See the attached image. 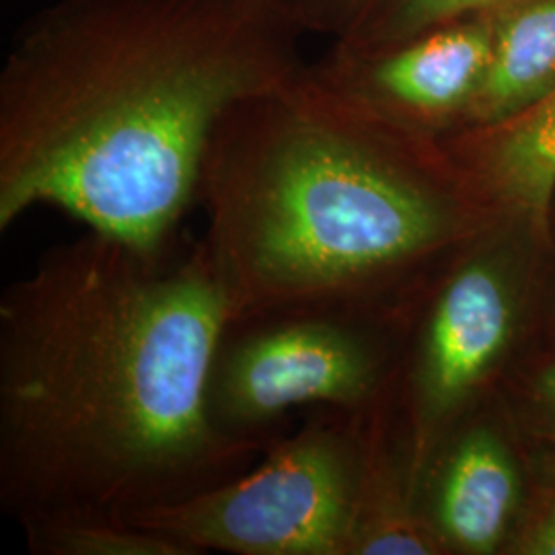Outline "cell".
<instances>
[{"instance_id": "11", "label": "cell", "mask_w": 555, "mask_h": 555, "mask_svg": "<svg viewBox=\"0 0 555 555\" xmlns=\"http://www.w3.org/2000/svg\"><path fill=\"white\" fill-rule=\"evenodd\" d=\"M34 555H194L176 539L103 513L43 516L21 525Z\"/></svg>"}, {"instance_id": "13", "label": "cell", "mask_w": 555, "mask_h": 555, "mask_svg": "<svg viewBox=\"0 0 555 555\" xmlns=\"http://www.w3.org/2000/svg\"><path fill=\"white\" fill-rule=\"evenodd\" d=\"M284 20L291 21L300 31L341 27L352 0H259Z\"/></svg>"}, {"instance_id": "1", "label": "cell", "mask_w": 555, "mask_h": 555, "mask_svg": "<svg viewBox=\"0 0 555 555\" xmlns=\"http://www.w3.org/2000/svg\"><path fill=\"white\" fill-rule=\"evenodd\" d=\"M227 297L204 241L140 249L89 231L0 298V504L139 515L245 474L206 383Z\"/></svg>"}, {"instance_id": "6", "label": "cell", "mask_w": 555, "mask_h": 555, "mask_svg": "<svg viewBox=\"0 0 555 555\" xmlns=\"http://www.w3.org/2000/svg\"><path fill=\"white\" fill-rule=\"evenodd\" d=\"M511 332L513 298L492 261L465 259L438 282L399 383L414 477L494 369Z\"/></svg>"}, {"instance_id": "10", "label": "cell", "mask_w": 555, "mask_h": 555, "mask_svg": "<svg viewBox=\"0 0 555 555\" xmlns=\"http://www.w3.org/2000/svg\"><path fill=\"white\" fill-rule=\"evenodd\" d=\"M488 173L535 229H545L555 194V91L506 124L490 153Z\"/></svg>"}, {"instance_id": "4", "label": "cell", "mask_w": 555, "mask_h": 555, "mask_svg": "<svg viewBox=\"0 0 555 555\" xmlns=\"http://www.w3.org/2000/svg\"><path fill=\"white\" fill-rule=\"evenodd\" d=\"M364 414L321 408L245 474L128 520L176 539L194 555H350Z\"/></svg>"}, {"instance_id": "15", "label": "cell", "mask_w": 555, "mask_h": 555, "mask_svg": "<svg viewBox=\"0 0 555 555\" xmlns=\"http://www.w3.org/2000/svg\"><path fill=\"white\" fill-rule=\"evenodd\" d=\"M535 391L539 405L555 422V364H552L547 371H543L541 377L537 378Z\"/></svg>"}, {"instance_id": "12", "label": "cell", "mask_w": 555, "mask_h": 555, "mask_svg": "<svg viewBox=\"0 0 555 555\" xmlns=\"http://www.w3.org/2000/svg\"><path fill=\"white\" fill-rule=\"evenodd\" d=\"M500 2L504 0H354L339 29L337 50L373 52L389 48Z\"/></svg>"}, {"instance_id": "9", "label": "cell", "mask_w": 555, "mask_h": 555, "mask_svg": "<svg viewBox=\"0 0 555 555\" xmlns=\"http://www.w3.org/2000/svg\"><path fill=\"white\" fill-rule=\"evenodd\" d=\"M492 20L488 73L463 119L500 128L555 91V0H504Z\"/></svg>"}, {"instance_id": "14", "label": "cell", "mask_w": 555, "mask_h": 555, "mask_svg": "<svg viewBox=\"0 0 555 555\" xmlns=\"http://www.w3.org/2000/svg\"><path fill=\"white\" fill-rule=\"evenodd\" d=\"M518 552L531 555H555V506L537 520L525 535Z\"/></svg>"}, {"instance_id": "5", "label": "cell", "mask_w": 555, "mask_h": 555, "mask_svg": "<svg viewBox=\"0 0 555 555\" xmlns=\"http://www.w3.org/2000/svg\"><path fill=\"white\" fill-rule=\"evenodd\" d=\"M377 318L302 307L227 321L206 383L212 428L266 453L298 405L352 414L383 408L396 369Z\"/></svg>"}, {"instance_id": "7", "label": "cell", "mask_w": 555, "mask_h": 555, "mask_svg": "<svg viewBox=\"0 0 555 555\" xmlns=\"http://www.w3.org/2000/svg\"><path fill=\"white\" fill-rule=\"evenodd\" d=\"M492 9L373 52L334 50L309 75L397 126L433 134L465 118L492 56Z\"/></svg>"}, {"instance_id": "3", "label": "cell", "mask_w": 555, "mask_h": 555, "mask_svg": "<svg viewBox=\"0 0 555 555\" xmlns=\"http://www.w3.org/2000/svg\"><path fill=\"white\" fill-rule=\"evenodd\" d=\"M433 137L337 95L302 66L237 101L202 165V237L227 321L378 297L467 233V204Z\"/></svg>"}, {"instance_id": "2", "label": "cell", "mask_w": 555, "mask_h": 555, "mask_svg": "<svg viewBox=\"0 0 555 555\" xmlns=\"http://www.w3.org/2000/svg\"><path fill=\"white\" fill-rule=\"evenodd\" d=\"M302 34L259 0H59L0 73V231L48 204L163 249L231 105L300 73Z\"/></svg>"}, {"instance_id": "8", "label": "cell", "mask_w": 555, "mask_h": 555, "mask_svg": "<svg viewBox=\"0 0 555 555\" xmlns=\"http://www.w3.org/2000/svg\"><path fill=\"white\" fill-rule=\"evenodd\" d=\"M518 477L500 438L449 428L416 477V506L440 552L492 554L515 513Z\"/></svg>"}]
</instances>
